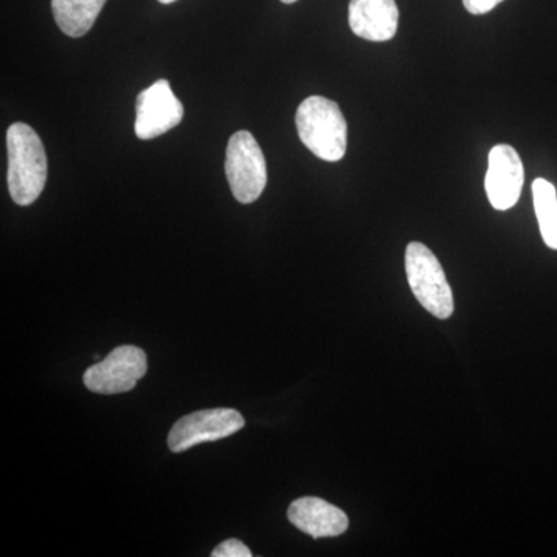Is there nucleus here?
Here are the masks:
<instances>
[{"instance_id":"12","label":"nucleus","mask_w":557,"mask_h":557,"mask_svg":"<svg viewBox=\"0 0 557 557\" xmlns=\"http://www.w3.org/2000/svg\"><path fill=\"white\" fill-rule=\"evenodd\" d=\"M534 209L545 244L557 249V194L548 180L537 178L533 183Z\"/></svg>"},{"instance_id":"7","label":"nucleus","mask_w":557,"mask_h":557,"mask_svg":"<svg viewBox=\"0 0 557 557\" xmlns=\"http://www.w3.org/2000/svg\"><path fill=\"white\" fill-rule=\"evenodd\" d=\"M135 135L139 139H153L177 127L183 120V106L171 89L170 81L153 83L137 97Z\"/></svg>"},{"instance_id":"13","label":"nucleus","mask_w":557,"mask_h":557,"mask_svg":"<svg viewBox=\"0 0 557 557\" xmlns=\"http://www.w3.org/2000/svg\"><path fill=\"white\" fill-rule=\"evenodd\" d=\"M212 557H251V549L244 544V542L237 541V539H228V541L222 542L214 552L211 553Z\"/></svg>"},{"instance_id":"9","label":"nucleus","mask_w":557,"mask_h":557,"mask_svg":"<svg viewBox=\"0 0 557 557\" xmlns=\"http://www.w3.org/2000/svg\"><path fill=\"white\" fill-rule=\"evenodd\" d=\"M399 11L395 0H350L351 32L370 42H386L397 35Z\"/></svg>"},{"instance_id":"16","label":"nucleus","mask_w":557,"mask_h":557,"mask_svg":"<svg viewBox=\"0 0 557 557\" xmlns=\"http://www.w3.org/2000/svg\"><path fill=\"white\" fill-rule=\"evenodd\" d=\"M281 2H284V3H295V2H298V0H281Z\"/></svg>"},{"instance_id":"1","label":"nucleus","mask_w":557,"mask_h":557,"mask_svg":"<svg viewBox=\"0 0 557 557\" xmlns=\"http://www.w3.org/2000/svg\"><path fill=\"white\" fill-rule=\"evenodd\" d=\"M9 189L20 207L35 203L46 188L47 156L42 139L28 124H11L7 132Z\"/></svg>"},{"instance_id":"4","label":"nucleus","mask_w":557,"mask_h":557,"mask_svg":"<svg viewBox=\"0 0 557 557\" xmlns=\"http://www.w3.org/2000/svg\"><path fill=\"white\" fill-rule=\"evenodd\" d=\"M225 171L234 199L248 205L262 196L269 182L267 160L251 132L239 131L230 138Z\"/></svg>"},{"instance_id":"11","label":"nucleus","mask_w":557,"mask_h":557,"mask_svg":"<svg viewBox=\"0 0 557 557\" xmlns=\"http://www.w3.org/2000/svg\"><path fill=\"white\" fill-rule=\"evenodd\" d=\"M106 0H51L58 27L70 38H81L94 27Z\"/></svg>"},{"instance_id":"10","label":"nucleus","mask_w":557,"mask_h":557,"mask_svg":"<svg viewBox=\"0 0 557 557\" xmlns=\"http://www.w3.org/2000/svg\"><path fill=\"white\" fill-rule=\"evenodd\" d=\"M288 520L293 527L314 539L336 537L346 533V512L318 497H302L288 508Z\"/></svg>"},{"instance_id":"5","label":"nucleus","mask_w":557,"mask_h":557,"mask_svg":"<svg viewBox=\"0 0 557 557\" xmlns=\"http://www.w3.org/2000/svg\"><path fill=\"white\" fill-rule=\"evenodd\" d=\"M148 372V358L145 351L135 346H120L90 366L84 373V384L90 392L101 395H115L129 392Z\"/></svg>"},{"instance_id":"14","label":"nucleus","mask_w":557,"mask_h":557,"mask_svg":"<svg viewBox=\"0 0 557 557\" xmlns=\"http://www.w3.org/2000/svg\"><path fill=\"white\" fill-rule=\"evenodd\" d=\"M502 2L504 0H463V5L469 13L480 16V14L490 13L491 10L496 9L498 3Z\"/></svg>"},{"instance_id":"2","label":"nucleus","mask_w":557,"mask_h":557,"mask_svg":"<svg viewBox=\"0 0 557 557\" xmlns=\"http://www.w3.org/2000/svg\"><path fill=\"white\" fill-rule=\"evenodd\" d=\"M296 129L300 141L318 159L335 163L347 150V121L335 101L310 97L296 112Z\"/></svg>"},{"instance_id":"15","label":"nucleus","mask_w":557,"mask_h":557,"mask_svg":"<svg viewBox=\"0 0 557 557\" xmlns=\"http://www.w3.org/2000/svg\"><path fill=\"white\" fill-rule=\"evenodd\" d=\"M160 3H164V5H168V3H174L175 0H159Z\"/></svg>"},{"instance_id":"8","label":"nucleus","mask_w":557,"mask_h":557,"mask_svg":"<svg viewBox=\"0 0 557 557\" xmlns=\"http://www.w3.org/2000/svg\"><path fill=\"white\" fill-rule=\"evenodd\" d=\"M525 182V171L518 150L508 145L491 149L485 180L487 200L497 211H507L519 201Z\"/></svg>"},{"instance_id":"3","label":"nucleus","mask_w":557,"mask_h":557,"mask_svg":"<svg viewBox=\"0 0 557 557\" xmlns=\"http://www.w3.org/2000/svg\"><path fill=\"white\" fill-rule=\"evenodd\" d=\"M406 273L418 302L438 319L454 313V296L437 256L420 242H410L406 249Z\"/></svg>"},{"instance_id":"6","label":"nucleus","mask_w":557,"mask_h":557,"mask_svg":"<svg viewBox=\"0 0 557 557\" xmlns=\"http://www.w3.org/2000/svg\"><path fill=\"white\" fill-rule=\"evenodd\" d=\"M245 426L244 417L228 408L199 410L180 418L168 437L172 453H185L201 443L230 437Z\"/></svg>"}]
</instances>
